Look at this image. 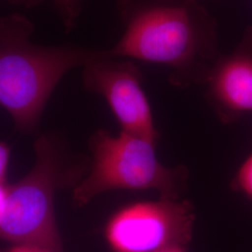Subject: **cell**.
<instances>
[{
	"label": "cell",
	"instance_id": "8992f818",
	"mask_svg": "<svg viewBox=\"0 0 252 252\" xmlns=\"http://www.w3.org/2000/svg\"><path fill=\"white\" fill-rule=\"evenodd\" d=\"M85 87L101 94L122 132L158 142L153 110L142 87L143 75L131 60L108 57L106 51L83 65Z\"/></svg>",
	"mask_w": 252,
	"mask_h": 252
},
{
	"label": "cell",
	"instance_id": "9c48e42d",
	"mask_svg": "<svg viewBox=\"0 0 252 252\" xmlns=\"http://www.w3.org/2000/svg\"><path fill=\"white\" fill-rule=\"evenodd\" d=\"M29 1V0H28ZM59 11L62 13L63 21L66 27L73 25L76 17L79 14L82 0H53Z\"/></svg>",
	"mask_w": 252,
	"mask_h": 252
},
{
	"label": "cell",
	"instance_id": "8fae6325",
	"mask_svg": "<svg viewBox=\"0 0 252 252\" xmlns=\"http://www.w3.org/2000/svg\"><path fill=\"white\" fill-rule=\"evenodd\" d=\"M56 252L41 246L30 244H15L6 252Z\"/></svg>",
	"mask_w": 252,
	"mask_h": 252
},
{
	"label": "cell",
	"instance_id": "4fadbf2b",
	"mask_svg": "<svg viewBox=\"0 0 252 252\" xmlns=\"http://www.w3.org/2000/svg\"><path fill=\"white\" fill-rule=\"evenodd\" d=\"M156 252H187V246H172Z\"/></svg>",
	"mask_w": 252,
	"mask_h": 252
},
{
	"label": "cell",
	"instance_id": "7a4b0ae2",
	"mask_svg": "<svg viewBox=\"0 0 252 252\" xmlns=\"http://www.w3.org/2000/svg\"><path fill=\"white\" fill-rule=\"evenodd\" d=\"M32 30L19 15L0 20V106L27 132L36 128L63 75L100 54L77 46L35 45L29 41Z\"/></svg>",
	"mask_w": 252,
	"mask_h": 252
},
{
	"label": "cell",
	"instance_id": "277c9868",
	"mask_svg": "<svg viewBox=\"0 0 252 252\" xmlns=\"http://www.w3.org/2000/svg\"><path fill=\"white\" fill-rule=\"evenodd\" d=\"M36 158L32 170L8 186L0 215V239L63 252L54 217V194L63 180L62 166L51 138L42 136L36 141Z\"/></svg>",
	"mask_w": 252,
	"mask_h": 252
},
{
	"label": "cell",
	"instance_id": "6da1fadb",
	"mask_svg": "<svg viewBox=\"0 0 252 252\" xmlns=\"http://www.w3.org/2000/svg\"><path fill=\"white\" fill-rule=\"evenodd\" d=\"M125 32L108 57L159 63L179 87L206 83L220 55L217 22L198 0H120Z\"/></svg>",
	"mask_w": 252,
	"mask_h": 252
},
{
	"label": "cell",
	"instance_id": "ba28073f",
	"mask_svg": "<svg viewBox=\"0 0 252 252\" xmlns=\"http://www.w3.org/2000/svg\"><path fill=\"white\" fill-rule=\"evenodd\" d=\"M233 186L252 202V152L238 167L233 180Z\"/></svg>",
	"mask_w": 252,
	"mask_h": 252
},
{
	"label": "cell",
	"instance_id": "3957f363",
	"mask_svg": "<svg viewBox=\"0 0 252 252\" xmlns=\"http://www.w3.org/2000/svg\"><path fill=\"white\" fill-rule=\"evenodd\" d=\"M90 146V173L73 192L77 206L82 207L111 189H151L162 198L180 199L188 178L187 169L162 163L155 152L156 143L122 131L112 135L101 130L92 136Z\"/></svg>",
	"mask_w": 252,
	"mask_h": 252
},
{
	"label": "cell",
	"instance_id": "5b68a950",
	"mask_svg": "<svg viewBox=\"0 0 252 252\" xmlns=\"http://www.w3.org/2000/svg\"><path fill=\"white\" fill-rule=\"evenodd\" d=\"M194 219L187 200L136 201L109 218L105 237L113 252H156L172 246L188 247Z\"/></svg>",
	"mask_w": 252,
	"mask_h": 252
},
{
	"label": "cell",
	"instance_id": "7c38bea8",
	"mask_svg": "<svg viewBox=\"0 0 252 252\" xmlns=\"http://www.w3.org/2000/svg\"><path fill=\"white\" fill-rule=\"evenodd\" d=\"M8 186L6 183H0V215L3 212V209L5 207L7 193H8Z\"/></svg>",
	"mask_w": 252,
	"mask_h": 252
},
{
	"label": "cell",
	"instance_id": "52a82bcc",
	"mask_svg": "<svg viewBox=\"0 0 252 252\" xmlns=\"http://www.w3.org/2000/svg\"><path fill=\"white\" fill-rule=\"evenodd\" d=\"M205 84L207 98L223 121L252 113V27L232 53L220 54Z\"/></svg>",
	"mask_w": 252,
	"mask_h": 252
},
{
	"label": "cell",
	"instance_id": "30bf717a",
	"mask_svg": "<svg viewBox=\"0 0 252 252\" xmlns=\"http://www.w3.org/2000/svg\"><path fill=\"white\" fill-rule=\"evenodd\" d=\"M9 160V149L8 145L0 142V183H5Z\"/></svg>",
	"mask_w": 252,
	"mask_h": 252
}]
</instances>
